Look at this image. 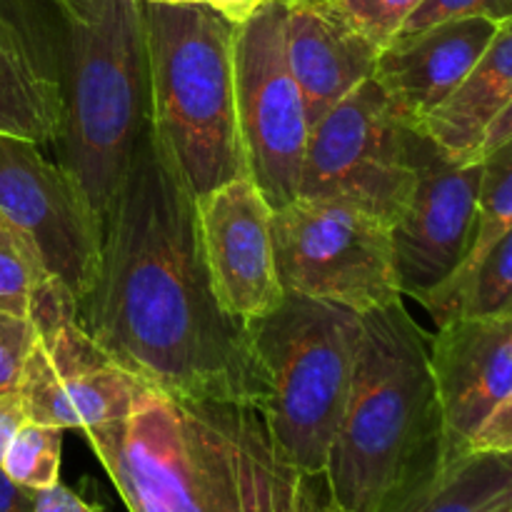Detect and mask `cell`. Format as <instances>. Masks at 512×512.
I'll list each match as a JSON object with an SVG mask.
<instances>
[{"label":"cell","instance_id":"4fadbf2b","mask_svg":"<svg viewBox=\"0 0 512 512\" xmlns=\"http://www.w3.org/2000/svg\"><path fill=\"white\" fill-rule=\"evenodd\" d=\"M205 265L218 303L253 323L283 303L275 268L273 205L253 178H235L195 198Z\"/></svg>","mask_w":512,"mask_h":512},{"label":"cell","instance_id":"e0dca14e","mask_svg":"<svg viewBox=\"0 0 512 512\" xmlns=\"http://www.w3.org/2000/svg\"><path fill=\"white\" fill-rule=\"evenodd\" d=\"M63 123V58L15 0H0V135L50 145Z\"/></svg>","mask_w":512,"mask_h":512},{"label":"cell","instance_id":"44dd1931","mask_svg":"<svg viewBox=\"0 0 512 512\" xmlns=\"http://www.w3.org/2000/svg\"><path fill=\"white\" fill-rule=\"evenodd\" d=\"M512 228V140L493 155L483 160V178H480L478 193V213H475V230L470 240V250L465 255L463 265L455 270L453 278L435 290L423 305L438 295L448 293L450 288L460 283L475 265L480 263L485 253L503 238Z\"/></svg>","mask_w":512,"mask_h":512},{"label":"cell","instance_id":"836d02e7","mask_svg":"<svg viewBox=\"0 0 512 512\" xmlns=\"http://www.w3.org/2000/svg\"><path fill=\"white\" fill-rule=\"evenodd\" d=\"M510 313H512V310H510Z\"/></svg>","mask_w":512,"mask_h":512},{"label":"cell","instance_id":"f1b7e54d","mask_svg":"<svg viewBox=\"0 0 512 512\" xmlns=\"http://www.w3.org/2000/svg\"><path fill=\"white\" fill-rule=\"evenodd\" d=\"M510 140H512V98L508 100V105H505V108L490 120V125L483 133V140H480L478 150H475L473 160L475 163H483L488 155H493L495 150H500L505 143H510Z\"/></svg>","mask_w":512,"mask_h":512},{"label":"cell","instance_id":"7a4b0ae2","mask_svg":"<svg viewBox=\"0 0 512 512\" xmlns=\"http://www.w3.org/2000/svg\"><path fill=\"white\" fill-rule=\"evenodd\" d=\"M83 435L130 512H338L325 475L285 458L258 405L140 383L125 415Z\"/></svg>","mask_w":512,"mask_h":512},{"label":"cell","instance_id":"52a82bcc","mask_svg":"<svg viewBox=\"0 0 512 512\" xmlns=\"http://www.w3.org/2000/svg\"><path fill=\"white\" fill-rule=\"evenodd\" d=\"M275 268L285 295L365 315L403 300L393 228L328 198H293L273 213Z\"/></svg>","mask_w":512,"mask_h":512},{"label":"cell","instance_id":"9c48e42d","mask_svg":"<svg viewBox=\"0 0 512 512\" xmlns=\"http://www.w3.org/2000/svg\"><path fill=\"white\" fill-rule=\"evenodd\" d=\"M28 320L35 340L15 388L25 420L88 430L125 415L140 380L90 338L78 300L58 278L38 285Z\"/></svg>","mask_w":512,"mask_h":512},{"label":"cell","instance_id":"d6a6232c","mask_svg":"<svg viewBox=\"0 0 512 512\" xmlns=\"http://www.w3.org/2000/svg\"><path fill=\"white\" fill-rule=\"evenodd\" d=\"M145 3H173V5H178V3H203V0H145Z\"/></svg>","mask_w":512,"mask_h":512},{"label":"cell","instance_id":"ba28073f","mask_svg":"<svg viewBox=\"0 0 512 512\" xmlns=\"http://www.w3.org/2000/svg\"><path fill=\"white\" fill-rule=\"evenodd\" d=\"M410 130L380 85L365 80L310 128L298 195L343 200L393 228L418 180Z\"/></svg>","mask_w":512,"mask_h":512},{"label":"cell","instance_id":"30bf717a","mask_svg":"<svg viewBox=\"0 0 512 512\" xmlns=\"http://www.w3.org/2000/svg\"><path fill=\"white\" fill-rule=\"evenodd\" d=\"M235 103L248 175L273 210L298 195L310 125L285 53V0L235 30Z\"/></svg>","mask_w":512,"mask_h":512},{"label":"cell","instance_id":"277c9868","mask_svg":"<svg viewBox=\"0 0 512 512\" xmlns=\"http://www.w3.org/2000/svg\"><path fill=\"white\" fill-rule=\"evenodd\" d=\"M63 18L65 123L60 165L105 228L150 120L143 0H53Z\"/></svg>","mask_w":512,"mask_h":512},{"label":"cell","instance_id":"6da1fadb","mask_svg":"<svg viewBox=\"0 0 512 512\" xmlns=\"http://www.w3.org/2000/svg\"><path fill=\"white\" fill-rule=\"evenodd\" d=\"M78 310L90 338L150 388L210 403H265L248 325L218 303L195 195L150 120L105 218L98 280Z\"/></svg>","mask_w":512,"mask_h":512},{"label":"cell","instance_id":"ffe728a7","mask_svg":"<svg viewBox=\"0 0 512 512\" xmlns=\"http://www.w3.org/2000/svg\"><path fill=\"white\" fill-rule=\"evenodd\" d=\"M438 325L458 315H500L512 310V228L448 293L425 305Z\"/></svg>","mask_w":512,"mask_h":512},{"label":"cell","instance_id":"4dcf8cb0","mask_svg":"<svg viewBox=\"0 0 512 512\" xmlns=\"http://www.w3.org/2000/svg\"><path fill=\"white\" fill-rule=\"evenodd\" d=\"M33 508L35 490L13 483V480L0 470V512H33Z\"/></svg>","mask_w":512,"mask_h":512},{"label":"cell","instance_id":"7402d4cb","mask_svg":"<svg viewBox=\"0 0 512 512\" xmlns=\"http://www.w3.org/2000/svg\"><path fill=\"white\" fill-rule=\"evenodd\" d=\"M63 428L25 420L10 438L0 470L13 483L30 490H45L60 483V453H63Z\"/></svg>","mask_w":512,"mask_h":512},{"label":"cell","instance_id":"1f68e13d","mask_svg":"<svg viewBox=\"0 0 512 512\" xmlns=\"http://www.w3.org/2000/svg\"><path fill=\"white\" fill-rule=\"evenodd\" d=\"M203 3L210 5V8H213L215 13L223 15V18H228L230 23L240 25L248 18H253L268 0H203Z\"/></svg>","mask_w":512,"mask_h":512},{"label":"cell","instance_id":"603a6c76","mask_svg":"<svg viewBox=\"0 0 512 512\" xmlns=\"http://www.w3.org/2000/svg\"><path fill=\"white\" fill-rule=\"evenodd\" d=\"M48 278L55 275L48 273L33 245L0 218V313L28 320L35 290Z\"/></svg>","mask_w":512,"mask_h":512},{"label":"cell","instance_id":"8fae6325","mask_svg":"<svg viewBox=\"0 0 512 512\" xmlns=\"http://www.w3.org/2000/svg\"><path fill=\"white\" fill-rule=\"evenodd\" d=\"M0 218L35 248L75 300L93 290L103 260V220L78 180L40 145L0 135Z\"/></svg>","mask_w":512,"mask_h":512},{"label":"cell","instance_id":"4316f807","mask_svg":"<svg viewBox=\"0 0 512 512\" xmlns=\"http://www.w3.org/2000/svg\"><path fill=\"white\" fill-rule=\"evenodd\" d=\"M465 450L512 453V390L508 398L490 413V418L480 425V430L470 438Z\"/></svg>","mask_w":512,"mask_h":512},{"label":"cell","instance_id":"5b68a950","mask_svg":"<svg viewBox=\"0 0 512 512\" xmlns=\"http://www.w3.org/2000/svg\"><path fill=\"white\" fill-rule=\"evenodd\" d=\"M150 123L195 198L250 178L235 103V30L205 3H145Z\"/></svg>","mask_w":512,"mask_h":512},{"label":"cell","instance_id":"83f0119b","mask_svg":"<svg viewBox=\"0 0 512 512\" xmlns=\"http://www.w3.org/2000/svg\"><path fill=\"white\" fill-rule=\"evenodd\" d=\"M33 512H103V510L85 503L80 495H75L73 490L65 488V485L55 483L53 488L35 490Z\"/></svg>","mask_w":512,"mask_h":512},{"label":"cell","instance_id":"9a60e30c","mask_svg":"<svg viewBox=\"0 0 512 512\" xmlns=\"http://www.w3.org/2000/svg\"><path fill=\"white\" fill-rule=\"evenodd\" d=\"M495 30V20L473 15L445 20L408 38H395L380 53L373 80L400 118L420 130L465 83Z\"/></svg>","mask_w":512,"mask_h":512},{"label":"cell","instance_id":"cb8c5ba5","mask_svg":"<svg viewBox=\"0 0 512 512\" xmlns=\"http://www.w3.org/2000/svg\"><path fill=\"white\" fill-rule=\"evenodd\" d=\"M328 3L370 43L385 50L423 0H328Z\"/></svg>","mask_w":512,"mask_h":512},{"label":"cell","instance_id":"7c38bea8","mask_svg":"<svg viewBox=\"0 0 512 512\" xmlns=\"http://www.w3.org/2000/svg\"><path fill=\"white\" fill-rule=\"evenodd\" d=\"M413 198L393 225L395 268L403 295L425 300L443 288L470 250L483 163L450 158L423 130H410Z\"/></svg>","mask_w":512,"mask_h":512},{"label":"cell","instance_id":"d6986e66","mask_svg":"<svg viewBox=\"0 0 512 512\" xmlns=\"http://www.w3.org/2000/svg\"><path fill=\"white\" fill-rule=\"evenodd\" d=\"M393 512H512V453H458Z\"/></svg>","mask_w":512,"mask_h":512},{"label":"cell","instance_id":"8992f818","mask_svg":"<svg viewBox=\"0 0 512 512\" xmlns=\"http://www.w3.org/2000/svg\"><path fill=\"white\" fill-rule=\"evenodd\" d=\"M248 330L268 388L260 410L275 443L303 473L325 475L353 385L363 315L285 295Z\"/></svg>","mask_w":512,"mask_h":512},{"label":"cell","instance_id":"ac0fdd59","mask_svg":"<svg viewBox=\"0 0 512 512\" xmlns=\"http://www.w3.org/2000/svg\"><path fill=\"white\" fill-rule=\"evenodd\" d=\"M512 98V15L498 23L488 48L465 83L425 120V135L435 140L450 158L475 163V150L490 120Z\"/></svg>","mask_w":512,"mask_h":512},{"label":"cell","instance_id":"484cf974","mask_svg":"<svg viewBox=\"0 0 512 512\" xmlns=\"http://www.w3.org/2000/svg\"><path fill=\"white\" fill-rule=\"evenodd\" d=\"M33 340L35 328L30 320L0 313V395L15 393Z\"/></svg>","mask_w":512,"mask_h":512},{"label":"cell","instance_id":"5bb4252c","mask_svg":"<svg viewBox=\"0 0 512 512\" xmlns=\"http://www.w3.org/2000/svg\"><path fill=\"white\" fill-rule=\"evenodd\" d=\"M428 348L445 450L453 458L512 390V313L450 318Z\"/></svg>","mask_w":512,"mask_h":512},{"label":"cell","instance_id":"3957f363","mask_svg":"<svg viewBox=\"0 0 512 512\" xmlns=\"http://www.w3.org/2000/svg\"><path fill=\"white\" fill-rule=\"evenodd\" d=\"M448 460L425 333L403 300L370 310L325 470L335 510L393 512Z\"/></svg>","mask_w":512,"mask_h":512},{"label":"cell","instance_id":"f546056e","mask_svg":"<svg viewBox=\"0 0 512 512\" xmlns=\"http://www.w3.org/2000/svg\"><path fill=\"white\" fill-rule=\"evenodd\" d=\"M23 423H25V413H23V405H20L18 393L0 395V458H3L5 448H8L15 430H18Z\"/></svg>","mask_w":512,"mask_h":512},{"label":"cell","instance_id":"d4e9b609","mask_svg":"<svg viewBox=\"0 0 512 512\" xmlns=\"http://www.w3.org/2000/svg\"><path fill=\"white\" fill-rule=\"evenodd\" d=\"M473 15H483V18L495 20V23H503L505 18L512 15V0H423L415 8V13L405 20V25L395 38H408V35L420 33V30L445 23V20L473 18Z\"/></svg>","mask_w":512,"mask_h":512},{"label":"cell","instance_id":"2e32d148","mask_svg":"<svg viewBox=\"0 0 512 512\" xmlns=\"http://www.w3.org/2000/svg\"><path fill=\"white\" fill-rule=\"evenodd\" d=\"M285 53L313 128L345 95L373 78L383 50L328 0H285Z\"/></svg>","mask_w":512,"mask_h":512}]
</instances>
